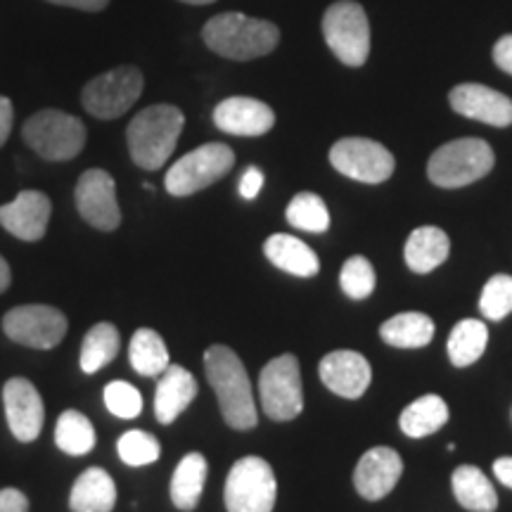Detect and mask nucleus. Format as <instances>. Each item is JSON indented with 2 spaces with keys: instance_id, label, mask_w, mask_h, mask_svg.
<instances>
[{
  "instance_id": "7c9ffc66",
  "label": "nucleus",
  "mask_w": 512,
  "mask_h": 512,
  "mask_svg": "<svg viewBox=\"0 0 512 512\" xmlns=\"http://www.w3.org/2000/svg\"><path fill=\"white\" fill-rule=\"evenodd\" d=\"M55 444L67 456H86L98 444V434L86 415L64 411L55 425Z\"/></svg>"
},
{
  "instance_id": "473e14b6",
  "label": "nucleus",
  "mask_w": 512,
  "mask_h": 512,
  "mask_svg": "<svg viewBox=\"0 0 512 512\" xmlns=\"http://www.w3.org/2000/svg\"><path fill=\"white\" fill-rule=\"evenodd\" d=\"M339 285H342L349 299H356V302L368 299L377 285L373 264H370L366 256H351V259L344 261L342 271H339Z\"/></svg>"
},
{
  "instance_id": "dca6fc26",
  "label": "nucleus",
  "mask_w": 512,
  "mask_h": 512,
  "mask_svg": "<svg viewBox=\"0 0 512 512\" xmlns=\"http://www.w3.org/2000/svg\"><path fill=\"white\" fill-rule=\"evenodd\" d=\"M403 475V460L394 448L375 446L363 453L354 470V486L366 501H382L394 491Z\"/></svg>"
},
{
  "instance_id": "f3484780",
  "label": "nucleus",
  "mask_w": 512,
  "mask_h": 512,
  "mask_svg": "<svg viewBox=\"0 0 512 512\" xmlns=\"http://www.w3.org/2000/svg\"><path fill=\"white\" fill-rule=\"evenodd\" d=\"M50 211H53V204L46 192L24 190L15 200L0 207V226L17 240L38 242L48 230Z\"/></svg>"
},
{
  "instance_id": "20e7f679",
  "label": "nucleus",
  "mask_w": 512,
  "mask_h": 512,
  "mask_svg": "<svg viewBox=\"0 0 512 512\" xmlns=\"http://www.w3.org/2000/svg\"><path fill=\"white\" fill-rule=\"evenodd\" d=\"M496 157L482 138H458L441 145L430 157L427 176L439 188H465L494 169Z\"/></svg>"
},
{
  "instance_id": "9b49d317",
  "label": "nucleus",
  "mask_w": 512,
  "mask_h": 512,
  "mask_svg": "<svg viewBox=\"0 0 512 512\" xmlns=\"http://www.w3.org/2000/svg\"><path fill=\"white\" fill-rule=\"evenodd\" d=\"M67 328V316L46 304L15 306L3 316L5 335L22 347L53 349L67 335Z\"/></svg>"
},
{
  "instance_id": "7ed1b4c3",
  "label": "nucleus",
  "mask_w": 512,
  "mask_h": 512,
  "mask_svg": "<svg viewBox=\"0 0 512 512\" xmlns=\"http://www.w3.org/2000/svg\"><path fill=\"white\" fill-rule=\"evenodd\" d=\"M185 117L174 105L145 107L126 128V143L131 159L145 171H157L174 155L183 133Z\"/></svg>"
},
{
  "instance_id": "79ce46f5",
  "label": "nucleus",
  "mask_w": 512,
  "mask_h": 512,
  "mask_svg": "<svg viewBox=\"0 0 512 512\" xmlns=\"http://www.w3.org/2000/svg\"><path fill=\"white\" fill-rule=\"evenodd\" d=\"M494 475L503 486L512 489V458L510 456H503V458L494 460Z\"/></svg>"
},
{
  "instance_id": "f03ea898",
  "label": "nucleus",
  "mask_w": 512,
  "mask_h": 512,
  "mask_svg": "<svg viewBox=\"0 0 512 512\" xmlns=\"http://www.w3.org/2000/svg\"><path fill=\"white\" fill-rule=\"evenodd\" d=\"M202 38L211 53L226 57V60L247 62L273 53L280 43V29L268 19L223 12L204 24Z\"/></svg>"
},
{
  "instance_id": "a878e982",
  "label": "nucleus",
  "mask_w": 512,
  "mask_h": 512,
  "mask_svg": "<svg viewBox=\"0 0 512 512\" xmlns=\"http://www.w3.org/2000/svg\"><path fill=\"white\" fill-rule=\"evenodd\" d=\"M448 422V406L437 394H427L408 403L406 411L401 413L399 425L401 432L411 439H425L439 432Z\"/></svg>"
},
{
  "instance_id": "aec40b11",
  "label": "nucleus",
  "mask_w": 512,
  "mask_h": 512,
  "mask_svg": "<svg viewBox=\"0 0 512 512\" xmlns=\"http://www.w3.org/2000/svg\"><path fill=\"white\" fill-rule=\"evenodd\" d=\"M197 380L183 366H171L162 373L155 394V415L162 425H171L195 401Z\"/></svg>"
},
{
  "instance_id": "4468645a",
  "label": "nucleus",
  "mask_w": 512,
  "mask_h": 512,
  "mask_svg": "<svg viewBox=\"0 0 512 512\" xmlns=\"http://www.w3.org/2000/svg\"><path fill=\"white\" fill-rule=\"evenodd\" d=\"M3 403L8 427L15 439L22 444L36 441L46 420V408H43L36 384H31L27 377H12L3 387Z\"/></svg>"
},
{
  "instance_id": "393cba45",
  "label": "nucleus",
  "mask_w": 512,
  "mask_h": 512,
  "mask_svg": "<svg viewBox=\"0 0 512 512\" xmlns=\"http://www.w3.org/2000/svg\"><path fill=\"white\" fill-rule=\"evenodd\" d=\"M207 475L209 463L202 453L183 456L174 470V477H171V503L183 512L195 510L202 498L204 484H207Z\"/></svg>"
},
{
  "instance_id": "423d86ee",
  "label": "nucleus",
  "mask_w": 512,
  "mask_h": 512,
  "mask_svg": "<svg viewBox=\"0 0 512 512\" xmlns=\"http://www.w3.org/2000/svg\"><path fill=\"white\" fill-rule=\"evenodd\" d=\"M328 48L347 67H363L370 55V22L356 0H337L323 15Z\"/></svg>"
},
{
  "instance_id": "a211bd4d",
  "label": "nucleus",
  "mask_w": 512,
  "mask_h": 512,
  "mask_svg": "<svg viewBox=\"0 0 512 512\" xmlns=\"http://www.w3.org/2000/svg\"><path fill=\"white\" fill-rule=\"evenodd\" d=\"M448 102L458 114L482 124L505 128L512 124V100L508 95L482 86V83H460L448 95Z\"/></svg>"
},
{
  "instance_id": "f257e3e1",
  "label": "nucleus",
  "mask_w": 512,
  "mask_h": 512,
  "mask_svg": "<svg viewBox=\"0 0 512 512\" xmlns=\"http://www.w3.org/2000/svg\"><path fill=\"white\" fill-rule=\"evenodd\" d=\"M204 370H207V380L219 399L226 425L238 432L254 430L259 413H256L252 382H249L247 368L240 356L230 347L214 344L204 354Z\"/></svg>"
},
{
  "instance_id": "58836bf2",
  "label": "nucleus",
  "mask_w": 512,
  "mask_h": 512,
  "mask_svg": "<svg viewBox=\"0 0 512 512\" xmlns=\"http://www.w3.org/2000/svg\"><path fill=\"white\" fill-rule=\"evenodd\" d=\"M494 62L498 64V69L512 76V34L498 38L494 46Z\"/></svg>"
},
{
  "instance_id": "bb28decb",
  "label": "nucleus",
  "mask_w": 512,
  "mask_h": 512,
  "mask_svg": "<svg viewBox=\"0 0 512 512\" xmlns=\"http://www.w3.org/2000/svg\"><path fill=\"white\" fill-rule=\"evenodd\" d=\"M380 337L396 349H422L432 342L434 323L430 316L418 311L399 313L380 328Z\"/></svg>"
},
{
  "instance_id": "37998d69",
  "label": "nucleus",
  "mask_w": 512,
  "mask_h": 512,
  "mask_svg": "<svg viewBox=\"0 0 512 512\" xmlns=\"http://www.w3.org/2000/svg\"><path fill=\"white\" fill-rule=\"evenodd\" d=\"M10 283H12V273H10V266H8V261H5L3 256H0V294H3L5 290H8Z\"/></svg>"
},
{
  "instance_id": "f704fd0d",
  "label": "nucleus",
  "mask_w": 512,
  "mask_h": 512,
  "mask_svg": "<svg viewBox=\"0 0 512 512\" xmlns=\"http://www.w3.org/2000/svg\"><path fill=\"white\" fill-rule=\"evenodd\" d=\"M117 451H119V458L124 460L126 465L140 467V465L157 463L159 453H162V446H159V441L152 437V434L131 430L119 439Z\"/></svg>"
},
{
  "instance_id": "39448f33",
  "label": "nucleus",
  "mask_w": 512,
  "mask_h": 512,
  "mask_svg": "<svg viewBox=\"0 0 512 512\" xmlns=\"http://www.w3.org/2000/svg\"><path fill=\"white\" fill-rule=\"evenodd\" d=\"M22 138L38 157L48 162H69L79 157L86 145V126L74 114L60 110H43L27 119Z\"/></svg>"
},
{
  "instance_id": "4be33fe9",
  "label": "nucleus",
  "mask_w": 512,
  "mask_h": 512,
  "mask_svg": "<svg viewBox=\"0 0 512 512\" xmlns=\"http://www.w3.org/2000/svg\"><path fill=\"white\" fill-rule=\"evenodd\" d=\"M117 505V486L110 472L102 467H88L76 479L69 494L72 512H112Z\"/></svg>"
},
{
  "instance_id": "e433bc0d",
  "label": "nucleus",
  "mask_w": 512,
  "mask_h": 512,
  "mask_svg": "<svg viewBox=\"0 0 512 512\" xmlns=\"http://www.w3.org/2000/svg\"><path fill=\"white\" fill-rule=\"evenodd\" d=\"M261 188H264V174H261V169H256V166H249L240 178V195L245 197V200H256Z\"/></svg>"
},
{
  "instance_id": "2f4dec72",
  "label": "nucleus",
  "mask_w": 512,
  "mask_h": 512,
  "mask_svg": "<svg viewBox=\"0 0 512 512\" xmlns=\"http://www.w3.org/2000/svg\"><path fill=\"white\" fill-rule=\"evenodd\" d=\"M287 223L292 228L306 230V233H325L330 228V214L325 207L323 197H318L316 192H299L292 197V202L287 204Z\"/></svg>"
},
{
  "instance_id": "c9c22d12",
  "label": "nucleus",
  "mask_w": 512,
  "mask_h": 512,
  "mask_svg": "<svg viewBox=\"0 0 512 512\" xmlns=\"http://www.w3.org/2000/svg\"><path fill=\"white\" fill-rule=\"evenodd\" d=\"M105 406L112 415H117L121 420H133L138 418L143 411V396L133 384L128 382H110L105 387Z\"/></svg>"
},
{
  "instance_id": "2eb2a0df",
  "label": "nucleus",
  "mask_w": 512,
  "mask_h": 512,
  "mask_svg": "<svg viewBox=\"0 0 512 512\" xmlns=\"http://www.w3.org/2000/svg\"><path fill=\"white\" fill-rule=\"evenodd\" d=\"M318 375L332 394L342 399H361L373 380V368L368 358L358 351L339 349L320 361Z\"/></svg>"
},
{
  "instance_id": "b1692460",
  "label": "nucleus",
  "mask_w": 512,
  "mask_h": 512,
  "mask_svg": "<svg viewBox=\"0 0 512 512\" xmlns=\"http://www.w3.org/2000/svg\"><path fill=\"white\" fill-rule=\"evenodd\" d=\"M451 489L456 501L470 512H496L498 494L491 479L475 465H460L451 475Z\"/></svg>"
},
{
  "instance_id": "cd10ccee",
  "label": "nucleus",
  "mask_w": 512,
  "mask_h": 512,
  "mask_svg": "<svg viewBox=\"0 0 512 512\" xmlns=\"http://www.w3.org/2000/svg\"><path fill=\"white\" fill-rule=\"evenodd\" d=\"M489 344V328L482 320H460L448 337V358L456 368H467L477 363Z\"/></svg>"
},
{
  "instance_id": "f8f14e48",
  "label": "nucleus",
  "mask_w": 512,
  "mask_h": 512,
  "mask_svg": "<svg viewBox=\"0 0 512 512\" xmlns=\"http://www.w3.org/2000/svg\"><path fill=\"white\" fill-rule=\"evenodd\" d=\"M330 164L342 176L370 185L389 181L396 169L392 152L370 138L337 140L330 150Z\"/></svg>"
},
{
  "instance_id": "412c9836",
  "label": "nucleus",
  "mask_w": 512,
  "mask_h": 512,
  "mask_svg": "<svg viewBox=\"0 0 512 512\" xmlns=\"http://www.w3.org/2000/svg\"><path fill=\"white\" fill-rule=\"evenodd\" d=\"M451 254V240L444 230L437 226H422L415 228L406 240V249H403V259L406 266L413 273H430L439 268Z\"/></svg>"
},
{
  "instance_id": "c03bdc74",
  "label": "nucleus",
  "mask_w": 512,
  "mask_h": 512,
  "mask_svg": "<svg viewBox=\"0 0 512 512\" xmlns=\"http://www.w3.org/2000/svg\"><path fill=\"white\" fill-rule=\"evenodd\" d=\"M181 3H188V5H209V3H216V0H181Z\"/></svg>"
},
{
  "instance_id": "c85d7f7f",
  "label": "nucleus",
  "mask_w": 512,
  "mask_h": 512,
  "mask_svg": "<svg viewBox=\"0 0 512 512\" xmlns=\"http://www.w3.org/2000/svg\"><path fill=\"white\" fill-rule=\"evenodd\" d=\"M128 361L138 375H162L169 368V349H166L162 335L152 328L136 330V335L131 337V347H128Z\"/></svg>"
},
{
  "instance_id": "a19ab883",
  "label": "nucleus",
  "mask_w": 512,
  "mask_h": 512,
  "mask_svg": "<svg viewBox=\"0 0 512 512\" xmlns=\"http://www.w3.org/2000/svg\"><path fill=\"white\" fill-rule=\"evenodd\" d=\"M53 5H64V8L86 10V12H100L110 5V0H48Z\"/></svg>"
},
{
  "instance_id": "1a4fd4ad",
  "label": "nucleus",
  "mask_w": 512,
  "mask_h": 512,
  "mask_svg": "<svg viewBox=\"0 0 512 512\" xmlns=\"http://www.w3.org/2000/svg\"><path fill=\"white\" fill-rule=\"evenodd\" d=\"M259 396L264 413L275 422L294 420L304 411L302 370L297 356L283 354L266 363L259 375Z\"/></svg>"
},
{
  "instance_id": "5701e85b",
  "label": "nucleus",
  "mask_w": 512,
  "mask_h": 512,
  "mask_svg": "<svg viewBox=\"0 0 512 512\" xmlns=\"http://www.w3.org/2000/svg\"><path fill=\"white\" fill-rule=\"evenodd\" d=\"M266 259L280 271L297 275V278H313L320 271V261L313 249L292 235L275 233L264 245Z\"/></svg>"
},
{
  "instance_id": "0eeeda50",
  "label": "nucleus",
  "mask_w": 512,
  "mask_h": 512,
  "mask_svg": "<svg viewBox=\"0 0 512 512\" xmlns=\"http://www.w3.org/2000/svg\"><path fill=\"white\" fill-rule=\"evenodd\" d=\"M228 512H273L278 482L273 467L259 456H245L230 467L223 489Z\"/></svg>"
},
{
  "instance_id": "72a5a7b5",
  "label": "nucleus",
  "mask_w": 512,
  "mask_h": 512,
  "mask_svg": "<svg viewBox=\"0 0 512 512\" xmlns=\"http://www.w3.org/2000/svg\"><path fill=\"white\" fill-rule=\"evenodd\" d=\"M479 311L486 320H503L512 313V275L498 273L484 285Z\"/></svg>"
},
{
  "instance_id": "6ab92c4d",
  "label": "nucleus",
  "mask_w": 512,
  "mask_h": 512,
  "mask_svg": "<svg viewBox=\"0 0 512 512\" xmlns=\"http://www.w3.org/2000/svg\"><path fill=\"white\" fill-rule=\"evenodd\" d=\"M214 124L230 136H264L275 124V112L266 102L254 98H228L216 105Z\"/></svg>"
},
{
  "instance_id": "4c0bfd02",
  "label": "nucleus",
  "mask_w": 512,
  "mask_h": 512,
  "mask_svg": "<svg viewBox=\"0 0 512 512\" xmlns=\"http://www.w3.org/2000/svg\"><path fill=\"white\" fill-rule=\"evenodd\" d=\"M0 512H29V498L19 489H0Z\"/></svg>"
},
{
  "instance_id": "9d476101",
  "label": "nucleus",
  "mask_w": 512,
  "mask_h": 512,
  "mask_svg": "<svg viewBox=\"0 0 512 512\" xmlns=\"http://www.w3.org/2000/svg\"><path fill=\"white\" fill-rule=\"evenodd\" d=\"M145 79L136 67H117L112 72L95 76L86 83L81 93V102L88 114L95 119H119L136 105L143 93Z\"/></svg>"
},
{
  "instance_id": "c756f323",
  "label": "nucleus",
  "mask_w": 512,
  "mask_h": 512,
  "mask_svg": "<svg viewBox=\"0 0 512 512\" xmlns=\"http://www.w3.org/2000/svg\"><path fill=\"white\" fill-rule=\"evenodd\" d=\"M119 347H121L119 330L114 328L112 323L93 325V328L86 332V337H83V344H81V356H79L81 370L86 375L98 373V370H102L107 363H112L114 358H117Z\"/></svg>"
},
{
  "instance_id": "6e6552de",
  "label": "nucleus",
  "mask_w": 512,
  "mask_h": 512,
  "mask_svg": "<svg viewBox=\"0 0 512 512\" xmlns=\"http://www.w3.org/2000/svg\"><path fill=\"white\" fill-rule=\"evenodd\" d=\"M233 164L235 152L228 145L207 143L178 159L169 169V174H166L164 185L169 195L174 197L195 195V192L221 181L233 169Z\"/></svg>"
},
{
  "instance_id": "ddd939ff",
  "label": "nucleus",
  "mask_w": 512,
  "mask_h": 512,
  "mask_svg": "<svg viewBox=\"0 0 512 512\" xmlns=\"http://www.w3.org/2000/svg\"><path fill=\"white\" fill-rule=\"evenodd\" d=\"M74 197L76 209L88 226L105 230V233L119 228L121 209L117 202V183L105 169L86 171L76 183Z\"/></svg>"
},
{
  "instance_id": "ea45409f",
  "label": "nucleus",
  "mask_w": 512,
  "mask_h": 512,
  "mask_svg": "<svg viewBox=\"0 0 512 512\" xmlns=\"http://www.w3.org/2000/svg\"><path fill=\"white\" fill-rule=\"evenodd\" d=\"M12 119H15V110H12V102L5 98V95H0V147H3L5 140L10 138Z\"/></svg>"
}]
</instances>
